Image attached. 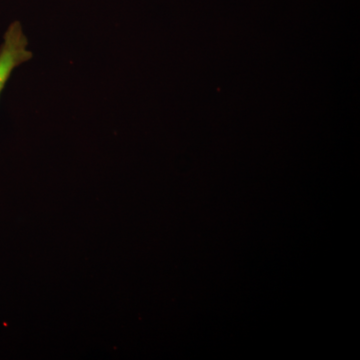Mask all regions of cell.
Listing matches in <instances>:
<instances>
[{
	"mask_svg": "<svg viewBox=\"0 0 360 360\" xmlns=\"http://www.w3.org/2000/svg\"><path fill=\"white\" fill-rule=\"evenodd\" d=\"M27 46L28 39L21 23L14 21L7 28L0 45V94L13 70L32 58V52L28 51Z\"/></svg>",
	"mask_w": 360,
	"mask_h": 360,
	"instance_id": "obj_1",
	"label": "cell"
}]
</instances>
